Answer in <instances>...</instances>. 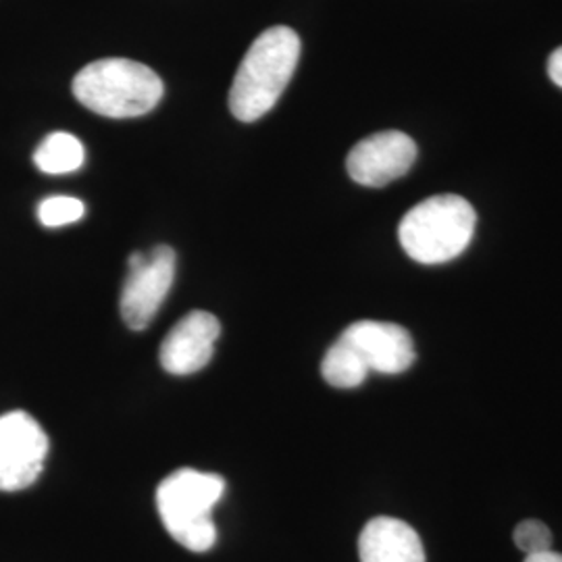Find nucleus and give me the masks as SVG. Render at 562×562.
<instances>
[{
	"instance_id": "12",
	"label": "nucleus",
	"mask_w": 562,
	"mask_h": 562,
	"mask_svg": "<svg viewBox=\"0 0 562 562\" xmlns=\"http://www.w3.org/2000/svg\"><path fill=\"white\" fill-rule=\"evenodd\" d=\"M371 371L361 361V357L344 341L338 340L323 357L322 375L325 382L340 390L359 387Z\"/></svg>"
},
{
	"instance_id": "13",
	"label": "nucleus",
	"mask_w": 562,
	"mask_h": 562,
	"mask_svg": "<svg viewBox=\"0 0 562 562\" xmlns=\"http://www.w3.org/2000/svg\"><path fill=\"white\" fill-rule=\"evenodd\" d=\"M86 213V206L80 199L74 196H50L41 202L38 206V220L44 227H65L71 223L80 222Z\"/></svg>"
},
{
	"instance_id": "4",
	"label": "nucleus",
	"mask_w": 562,
	"mask_h": 562,
	"mask_svg": "<svg viewBox=\"0 0 562 562\" xmlns=\"http://www.w3.org/2000/svg\"><path fill=\"white\" fill-rule=\"evenodd\" d=\"M477 215L471 202L454 194L431 196L413 206L398 227L404 252L422 265L461 257L473 240Z\"/></svg>"
},
{
	"instance_id": "9",
	"label": "nucleus",
	"mask_w": 562,
	"mask_h": 562,
	"mask_svg": "<svg viewBox=\"0 0 562 562\" xmlns=\"http://www.w3.org/2000/svg\"><path fill=\"white\" fill-rule=\"evenodd\" d=\"M222 325L206 311H192L167 334L161 344L162 369L171 375H192L204 369L215 352Z\"/></svg>"
},
{
	"instance_id": "11",
	"label": "nucleus",
	"mask_w": 562,
	"mask_h": 562,
	"mask_svg": "<svg viewBox=\"0 0 562 562\" xmlns=\"http://www.w3.org/2000/svg\"><path fill=\"white\" fill-rule=\"evenodd\" d=\"M86 159V150L74 134L53 132L48 134L34 153V162L42 173L65 176L78 171Z\"/></svg>"
},
{
	"instance_id": "2",
	"label": "nucleus",
	"mask_w": 562,
	"mask_h": 562,
	"mask_svg": "<svg viewBox=\"0 0 562 562\" xmlns=\"http://www.w3.org/2000/svg\"><path fill=\"white\" fill-rule=\"evenodd\" d=\"M162 92L161 78L138 60H94L74 78L76 99L92 113L111 120L150 113L161 102Z\"/></svg>"
},
{
	"instance_id": "10",
	"label": "nucleus",
	"mask_w": 562,
	"mask_h": 562,
	"mask_svg": "<svg viewBox=\"0 0 562 562\" xmlns=\"http://www.w3.org/2000/svg\"><path fill=\"white\" fill-rule=\"evenodd\" d=\"M361 562H425L419 533L394 517H375L359 538Z\"/></svg>"
},
{
	"instance_id": "7",
	"label": "nucleus",
	"mask_w": 562,
	"mask_h": 562,
	"mask_svg": "<svg viewBox=\"0 0 562 562\" xmlns=\"http://www.w3.org/2000/svg\"><path fill=\"white\" fill-rule=\"evenodd\" d=\"M417 161V144L404 132H378L359 142L346 167L350 178L367 188H383L404 178Z\"/></svg>"
},
{
	"instance_id": "1",
	"label": "nucleus",
	"mask_w": 562,
	"mask_h": 562,
	"mask_svg": "<svg viewBox=\"0 0 562 562\" xmlns=\"http://www.w3.org/2000/svg\"><path fill=\"white\" fill-rule=\"evenodd\" d=\"M301 59V38L294 30L276 25L265 30L246 57L229 90V109L244 123L261 120L292 80Z\"/></svg>"
},
{
	"instance_id": "14",
	"label": "nucleus",
	"mask_w": 562,
	"mask_h": 562,
	"mask_svg": "<svg viewBox=\"0 0 562 562\" xmlns=\"http://www.w3.org/2000/svg\"><path fill=\"white\" fill-rule=\"evenodd\" d=\"M513 538H515L517 548L522 550L527 557L552 550V531L538 519H527V521L519 522Z\"/></svg>"
},
{
	"instance_id": "15",
	"label": "nucleus",
	"mask_w": 562,
	"mask_h": 562,
	"mask_svg": "<svg viewBox=\"0 0 562 562\" xmlns=\"http://www.w3.org/2000/svg\"><path fill=\"white\" fill-rule=\"evenodd\" d=\"M548 76L559 88H562V46H559L548 59Z\"/></svg>"
},
{
	"instance_id": "8",
	"label": "nucleus",
	"mask_w": 562,
	"mask_h": 562,
	"mask_svg": "<svg viewBox=\"0 0 562 562\" xmlns=\"http://www.w3.org/2000/svg\"><path fill=\"white\" fill-rule=\"evenodd\" d=\"M338 340L348 344L361 357L369 371L383 375L404 373L417 359L411 334L396 323H352L341 331Z\"/></svg>"
},
{
	"instance_id": "3",
	"label": "nucleus",
	"mask_w": 562,
	"mask_h": 562,
	"mask_svg": "<svg viewBox=\"0 0 562 562\" xmlns=\"http://www.w3.org/2000/svg\"><path fill=\"white\" fill-rule=\"evenodd\" d=\"M225 494L217 473L180 469L157 487V508L167 533L192 552H206L217 542L213 508Z\"/></svg>"
},
{
	"instance_id": "5",
	"label": "nucleus",
	"mask_w": 562,
	"mask_h": 562,
	"mask_svg": "<svg viewBox=\"0 0 562 562\" xmlns=\"http://www.w3.org/2000/svg\"><path fill=\"white\" fill-rule=\"evenodd\" d=\"M176 250L157 246L146 257L134 252L130 257V276L121 290V317L134 331L146 329L159 313L176 280Z\"/></svg>"
},
{
	"instance_id": "16",
	"label": "nucleus",
	"mask_w": 562,
	"mask_h": 562,
	"mask_svg": "<svg viewBox=\"0 0 562 562\" xmlns=\"http://www.w3.org/2000/svg\"><path fill=\"white\" fill-rule=\"evenodd\" d=\"M525 562H562V554L548 550V552H542V554H531V557H527Z\"/></svg>"
},
{
	"instance_id": "6",
	"label": "nucleus",
	"mask_w": 562,
	"mask_h": 562,
	"mask_svg": "<svg viewBox=\"0 0 562 562\" xmlns=\"http://www.w3.org/2000/svg\"><path fill=\"white\" fill-rule=\"evenodd\" d=\"M48 438L32 415L11 411L0 415V490L20 492L41 477Z\"/></svg>"
}]
</instances>
